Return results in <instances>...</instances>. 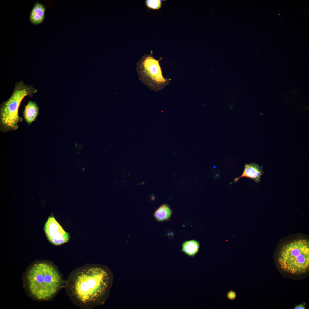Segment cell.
<instances>
[{
	"label": "cell",
	"mask_w": 309,
	"mask_h": 309,
	"mask_svg": "<svg viewBox=\"0 0 309 309\" xmlns=\"http://www.w3.org/2000/svg\"><path fill=\"white\" fill-rule=\"evenodd\" d=\"M294 309H306V308L303 304H301L296 306Z\"/></svg>",
	"instance_id": "14"
},
{
	"label": "cell",
	"mask_w": 309,
	"mask_h": 309,
	"mask_svg": "<svg viewBox=\"0 0 309 309\" xmlns=\"http://www.w3.org/2000/svg\"><path fill=\"white\" fill-rule=\"evenodd\" d=\"M146 4L149 8L154 9H158L161 6V2L159 0H147Z\"/></svg>",
	"instance_id": "12"
},
{
	"label": "cell",
	"mask_w": 309,
	"mask_h": 309,
	"mask_svg": "<svg viewBox=\"0 0 309 309\" xmlns=\"http://www.w3.org/2000/svg\"><path fill=\"white\" fill-rule=\"evenodd\" d=\"M44 229L46 236L52 243L56 245L67 242L69 233L65 231L54 216H50L45 222Z\"/></svg>",
	"instance_id": "6"
},
{
	"label": "cell",
	"mask_w": 309,
	"mask_h": 309,
	"mask_svg": "<svg viewBox=\"0 0 309 309\" xmlns=\"http://www.w3.org/2000/svg\"><path fill=\"white\" fill-rule=\"evenodd\" d=\"M172 211L169 206L166 204L162 205L155 211L154 216L158 221H165L170 217Z\"/></svg>",
	"instance_id": "11"
},
{
	"label": "cell",
	"mask_w": 309,
	"mask_h": 309,
	"mask_svg": "<svg viewBox=\"0 0 309 309\" xmlns=\"http://www.w3.org/2000/svg\"><path fill=\"white\" fill-rule=\"evenodd\" d=\"M278 262L284 271L294 275L304 274L309 269V242L306 239L294 240L283 245Z\"/></svg>",
	"instance_id": "3"
},
{
	"label": "cell",
	"mask_w": 309,
	"mask_h": 309,
	"mask_svg": "<svg viewBox=\"0 0 309 309\" xmlns=\"http://www.w3.org/2000/svg\"><path fill=\"white\" fill-rule=\"evenodd\" d=\"M110 276L102 267L90 265L73 272L68 280V294L80 306L91 307L100 303L110 288Z\"/></svg>",
	"instance_id": "1"
},
{
	"label": "cell",
	"mask_w": 309,
	"mask_h": 309,
	"mask_svg": "<svg viewBox=\"0 0 309 309\" xmlns=\"http://www.w3.org/2000/svg\"><path fill=\"white\" fill-rule=\"evenodd\" d=\"M199 242L195 240L186 241L182 245L181 251L189 256L194 257L199 251Z\"/></svg>",
	"instance_id": "10"
},
{
	"label": "cell",
	"mask_w": 309,
	"mask_h": 309,
	"mask_svg": "<svg viewBox=\"0 0 309 309\" xmlns=\"http://www.w3.org/2000/svg\"><path fill=\"white\" fill-rule=\"evenodd\" d=\"M227 296L229 299L230 300H234L236 298V293L232 290H231L227 293Z\"/></svg>",
	"instance_id": "13"
},
{
	"label": "cell",
	"mask_w": 309,
	"mask_h": 309,
	"mask_svg": "<svg viewBox=\"0 0 309 309\" xmlns=\"http://www.w3.org/2000/svg\"><path fill=\"white\" fill-rule=\"evenodd\" d=\"M263 173L262 166L254 163L245 164L242 175L234 179V181L236 183L241 177H245L253 179L255 183H258L260 181L261 176Z\"/></svg>",
	"instance_id": "7"
},
{
	"label": "cell",
	"mask_w": 309,
	"mask_h": 309,
	"mask_svg": "<svg viewBox=\"0 0 309 309\" xmlns=\"http://www.w3.org/2000/svg\"><path fill=\"white\" fill-rule=\"evenodd\" d=\"M45 6L42 4L35 3L30 15L29 19L32 23L37 25L41 23L45 18Z\"/></svg>",
	"instance_id": "8"
},
{
	"label": "cell",
	"mask_w": 309,
	"mask_h": 309,
	"mask_svg": "<svg viewBox=\"0 0 309 309\" xmlns=\"http://www.w3.org/2000/svg\"><path fill=\"white\" fill-rule=\"evenodd\" d=\"M38 112V107L35 102L29 101L25 106L24 117L26 122L31 123L36 118Z\"/></svg>",
	"instance_id": "9"
},
{
	"label": "cell",
	"mask_w": 309,
	"mask_h": 309,
	"mask_svg": "<svg viewBox=\"0 0 309 309\" xmlns=\"http://www.w3.org/2000/svg\"><path fill=\"white\" fill-rule=\"evenodd\" d=\"M37 92L32 86H27L22 81L15 84L12 94L1 108V123L4 128L11 130L18 128L17 124L20 120L18 109L21 102L25 96H31Z\"/></svg>",
	"instance_id": "4"
},
{
	"label": "cell",
	"mask_w": 309,
	"mask_h": 309,
	"mask_svg": "<svg viewBox=\"0 0 309 309\" xmlns=\"http://www.w3.org/2000/svg\"><path fill=\"white\" fill-rule=\"evenodd\" d=\"M159 60L153 56L152 52L144 54L136 63V71L139 79L150 90L157 92L164 88L171 79L163 76Z\"/></svg>",
	"instance_id": "5"
},
{
	"label": "cell",
	"mask_w": 309,
	"mask_h": 309,
	"mask_svg": "<svg viewBox=\"0 0 309 309\" xmlns=\"http://www.w3.org/2000/svg\"><path fill=\"white\" fill-rule=\"evenodd\" d=\"M23 282L29 295L41 301L53 298L63 284L61 276L56 268L49 262L42 261L34 262L28 267Z\"/></svg>",
	"instance_id": "2"
}]
</instances>
